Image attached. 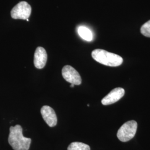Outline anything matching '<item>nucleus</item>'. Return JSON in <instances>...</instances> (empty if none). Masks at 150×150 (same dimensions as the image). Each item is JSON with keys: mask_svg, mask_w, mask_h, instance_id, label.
<instances>
[{"mask_svg": "<svg viewBox=\"0 0 150 150\" xmlns=\"http://www.w3.org/2000/svg\"><path fill=\"white\" fill-rule=\"evenodd\" d=\"M125 95V90L117 87L113 89L107 96L105 97L101 101V103L103 105H111L119 101Z\"/></svg>", "mask_w": 150, "mask_h": 150, "instance_id": "obj_6", "label": "nucleus"}, {"mask_svg": "<svg viewBox=\"0 0 150 150\" xmlns=\"http://www.w3.org/2000/svg\"><path fill=\"white\" fill-rule=\"evenodd\" d=\"M62 75L64 80L71 84L80 85L82 82L79 73L74 67L69 65H66L63 67Z\"/></svg>", "mask_w": 150, "mask_h": 150, "instance_id": "obj_5", "label": "nucleus"}, {"mask_svg": "<svg viewBox=\"0 0 150 150\" xmlns=\"http://www.w3.org/2000/svg\"><path fill=\"white\" fill-rule=\"evenodd\" d=\"M92 57L101 64L110 67H117L122 64L123 59L118 54L102 49H96L92 52Z\"/></svg>", "mask_w": 150, "mask_h": 150, "instance_id": "obj_2", "label": "nucleus"}, {"mask_svg": "<svg viewBox=\"0 0 150 150\" xmlns=\"http://www.w3.org/2000/svg\"><path fill=\"white\" fill-rule=\"evenodd\" d=\"M41 113L43 120L50 127H54L57 125V116L52 107L44 106L41 109Z\"/></svg>", "mask_w": 150, "mask_h": 150, "instance_id": "obj_7", "label": "nucleus"}, {"mask_svg": "<svg viewBox=\"0 0 150 150\" xmlns=\"http://www.w3.org/2000/svg\"><path fill=\"white\" fill-rule=\"evenodd\" d=\"M74 86H75V85H74V84H71V85H70V87H74Z\"/></svg>", "mask_w": 150, "mask_h": 150, "instance_id": "obj_12", "label": "nucleus"}, {"mask_svg": "<svg viewBox=\"0 0 150 150\" xmlns=\"http://www.w3.org/2000/svg\"><path fill=\"white\" fill-rule=\"evenodd\" d=\"M31 6L27 2L22 1L12 8L11 11V15L14 19L27 20L31 15Z\"/></svg>", "mask_w": 150, "mask_h": 150, "instance_id": "obj_4", "label": "nucleus"}, {"mask_svg": "<svg viewBox=\"0 0 150 150\" xmlns=\"http://www.w3.org/2000/svg\"><path fill=\"white\" fill-rule=\"evenodd\" d=\"M67 150H90V147L88 145L79 142H74L69 146Z\"/></svg>", "mask_w": 150, "mask_h": 150, "instance_id": "obj_10", "label": "nucleus"}, {"mask_svg": "<svg viewBox=\"0 0 150 150\" xmlns=\"http://www.w3.org/2000/svg\"><path fill=\"white\" fill-rule=\"evenodd\" d=\"M8 143L14 150H28L31 139L23 136L22 128L19 125L10 128Z\"/></svg>", "mask_w": 150, "mask_h": 150, "instance_id": "obj_1", "label": "nucleus"}, {"mask_svg": "<svg viewBox=\"0 0 150 150\" xmlns=\"http://www.w3.org/2000/svg\"><path fill=\"white\" fill-rule=\"evenodd\" d=\"M77 32L81 38L87 41H91L93 40V34L91 30L85 26H80L77 29Z\"/></svg>", "mask_w": 150, "mask_h": 150, "instance_id": "obj_9", "label": "nucleus"}, {"mask_svg": "<svg viewBox=\"0 0 150 150\" xmlns=\"http://www.w3.org/2000/svg\"><path fill=\"white\" fill-rule=\"evenodd\" d=\"M137 129V123L134 120H131L123 124L119 129L117 136L119 140L125 142L134 137Z\"/></svg>", "mask_w": 150, "mask_h": 150, "instance_id": "obj_3", "label": "nucleus"}, {"mask_svg": "<svg viewBox=\"0 0 150 150\" xmlns=\"http://www.w3.org/2000/svg\"><path fill=\"white\" fill-rule=\"evenodd\" d=\"M141 33L147 38H150V20L146 22L141 27Z\"/></svg>", "mask_w": 150, "mask_h": 150, "instance_id": "obj_11", "label": "nucleus"}, {"mask_svg": "<svg viewBox=\"0 0 150 150\" xmlns=\"http://www.w3.org/2000/svg\"><path fill=\"white\" fill-rule=\"evenodd\" d=\"M47 60V54L42 47H38L34 54V64L38 69H42L45 66Z\"/></svg>", "mask_w": 150, "mask_h": 150, "instance_id": "obj_8", "label": "nucleus"}]
</instances>
